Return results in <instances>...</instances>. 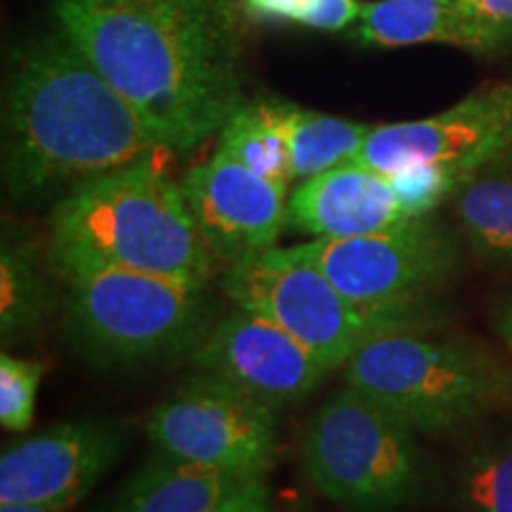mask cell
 Here are the masks:
<instances>
[{
  "mask_svg": "<svg viewBox=\"0 0 512 512\" xmlns=\"http://www.w3.org/2000/svg\"><path fill=\"white\" fill-rule=\"evenodd\" d=\"M48 366L43 361L0 356V422L10 432H27L34 425L36 399Z\"/></svg>",
  "mask_w": 512,
  "mask_h": 512,
  "instance_id": "obj_23",
  "label": "cell"
},
{
  "mask_svg": "<svg viewBox=\"0 0 512 512\" xmlns=\"http://www.w3.org/2000/svg\"><path fill=\"white\" fill-rule=\"evenodd\" d=\"M467 5L486 22L512 29V0H467Z\"/></svg>",
  "mask_w": 512,
  "mask_h": 512,
  "instance_id": "obj_26",
  "label": "cell"
},
{
  "mask_svg": "<svg viewBox=\"0 0 512 512\" xmlns=\"http://www.w3.org/2000/svg\"><path fill=\"white\" fill-rule=\"evenodd\" d=\"M356 0H245V10L259 22H287L299 27L339 31L358 22Z\"/></svg>",
  "mask_w": 512,
  "mask_h": 512,
  "instance_id": "obj_22",
  "label": "cell"
},
{
  "mask_svg": "<svg viewBox=\"0 0 512 512\" xmlns=\"http://www.w3.org/2000/svg\"><path fill=\"white\" fill-rule=\"evenodd\" d=\"M356 38L377 48L444 43L494 55L512 46V29L486 22L467 0H377L361 8Z\"/></svg>",
  "mask_w": 512,
  "mask_h": 512,
  "instance_id": "obj_15",
  "label": "cell"
},
{
  "mask_svg": "<svg viewBox=\"0 0 512 512\" xmlns=\"http://www.w3.org/2000/svg\"><path fill=\"white\" fill-rule=\"evenodd\" d=\"M342 370L349 387L422 434L467 425L503 389V375L482 351L415 325L368 339Z\"/></svg>",
  "mask_w": 512,
  "mask_h": 512,
  "instance_id": "obj_4",
  "label": "cell"
},
{
  "mask_svg": "<svg viewBox=\"0 0 512 512\" xmlns=\"http://www.w3.org/2000/svg\"><path fill=\"white\" fill-rule=\"evenodd\" d=\"M181 192L216 264L266 252L287 226V185L268 181L223 150L192 166Z\"/></svg>",
  "mask_w": 512,
  "mask_h": 512,
  "instance_id": "obj_11",
  "label": "cell"
},
{
  "mask_svg": "<svg viewBox=\"0 0 512 512\" xmlns=\"http://www.w3.org/2000/svg\"><path fill=\"white\" fill-rule=\"evenodd\" d=\"M411 221L392 181L349 162L306 181L287 197V226L309 240H342L380 233Z\"/></svg>",
  "mask_w": 512,
  "mask_h": 512,
  "instance_id": "obj_14",
  "label": "cell"
},
{
  "mask_svg": "<svg viewBox=\"0 0 512 512\" xmlns=\"http://www.w3.org/2000/svg\"><path fill=\"white\" fill-rule=\"evenodd\" d=\"M240 482L245 479L155 451L126 479L105 512H207Z\"/></svg>",
  "mask_w": 512,
  "mask_h": 512,
  "instance_id": "obj_16",
  "label": "cell"
},
{
  "mask_svg": "<svg viewBox=\"0 0 512 512\" xmlns=\"http://www.w3.org/2000/svg\"><path fill=\"white\" fill-rule=\"evenodd\" d=\"M467 245L498 266H512V162L477 171L453 195Z\"/></svg>",
  "mask_w": 512,
  "mask_h": 512,
  "instance_id": "obj_18",
  "label": "cell"
},
{
  "mask_svg": "<svg viewBox=\"0 0 512 512\" xmlns=\"http://www.w3.org/2000/svg\"><path fill=\"white\" fill-rule=\"evenodd\" d=\"M62 280L69 332L105 361L164 358L207 337V287L121 268H86Z\"/></svg>",
  "mask_w": 512,
  "mask_h": 512,
  "instance_id": "obj_6",
  "label": "cell"
},
{
  "mask_svg": "<svg viewBox=\"0 0 512 512\" xmlns=\"http://www.w3.org/2000/svg\"><path fill=\"white\" fill-rule=\"evenodd\" d=\"M275 411L233 384L200 373L152 411L147 437L164 456L256 479L266 475L278 451Z\"/></svg>",
  "mask_w": 512,
  "mask_h": 512,
  "instance_id": "obj_9",
  "label": "cell"
},
{
  "mask_svg": "<svg viewBox=\"0 0 512 512\" xmlns=\"http://www.w3.org/2000/svg\"><path fill=\"white\" fill-rule=\"evenodd\" d=\"M159 152H169L159 133L67 34L29 43L12 57L3 178L15 200L69 192Z\"/></svg>",
  "mask_w": 512,
  "mask_h": 512,
  "instance_id": "obj_2",
  "label": "cell"
},
{
  "mask_svg": "<svg viewBox=\"0 0 512 512\" xmlns=\"http://www.w3.org/2000/svg\"><path fill=\"white\" fill-rule=\"evenodd\" d=\"M292 249L358 309L408 320L451 278L460 259L456 238L432 216L356 238L306 240Z\"/></svg>",
  "mask_w": 512,
  "mask_h": 512,
  "instance_id": "obj_8",
  "label": "cell"
},
{
  "mask_svg": "<svg viewBox=\"0 0 512 512\" xmlns=\"http://www.w3.org/2000/svg\"><path fill=\"white\" fill-rule=\"evenodd\" d=\"M356 162L380 174L430 164L463 183L512 162V79L479 88L432 117L375 126Z\"/></svg>",
  "mask_w": 512,
  "mask_h": 512,
  "instance_id": "obj_10",
  "label": "cell"
},
{
  "mask_svg": "<svg viewBox=\"0 0 512 512\" xmlns=\"http://www.w3.org/2000/svg\"><path fill=\"white\" fill-rule=\"evenodd\" d=\"M221 285L235 306L290 332L330 370L344 368L380 332L415 325L408 318L373 316L358 309L328 275L292 247H271L226 266Z\"/></svg>",
  "mask_w": 512,
  "mask_h": 512,
  "instance_id": "obj_7",
  "label": "cell"
},
{
  "mask_svg": "<svg viewBox=\"0 0 512 512\" xmlns=\"http://www.w3.org/2000/svg\"><path fill=\"white\" fill-rule=\"evenodd\" d=\"M498 328H501V335L512 351V302H508L501 309V318H498Z\"/></svg>",
  "mask_w": 512,
  "mask_h": 512,
  "instance_id": "obj_28",
  "label": "cell"
},
{
  "mask_svg": "<svg viewBox=\"0 0 512 512\" xmlns=\"http://www.w3.org/2000/svg\"><path fill=\"white\" fill-rule=\"evenodd\" d=\"M268 100L285 131L292 181H306L335 166L356 162L375 128L373 124L349 121L335 114L306 110L294 102Z\"/></svg>",
  "mask_w": 512,
  "mask_h": 512,
  "instance_id": "obj_17",
  "label": "cell"
},
{
  "mask_svg": "<svg viewBox=\"0 0 512 512\" xmlns=\"http://www.w3.org/2000/svg\"><path fill=\"white\" fill-rule=\"evenodd\" d=\"M53 306V294L38 249L29 240L5 235L0 247V335L3 344L34 332Z\"/></svg>",
  "mask_w": 512,
  "mask_h": 512,
  "instance_id": "obj_19",
  "label": "cell"
},
{
  "mask_svg": "<svg viewBox=\"0 0 512 512\" xmlns=\"http://www.w3.org/2000/svg\"><path fill=\"white\" fill-rule=\"evenodd\" d=\"M207 512H273V498L264 477L245 479Z\"/></svg>",
  "mask_w": 512,
  "mask_h": 512,
  "instance_id": "obj_25",
  "label": "cell"
},
{
  "mask_svg": "<svg viewBox=\"0 0 512 512\" xmlns=\"http://www.w3.org/2000/svg\"><path fill=\"white\" fill-rule=\"evenodd\" d=\"M0 512H62L36 503H0Z\"/></svg>",
  "mask_w": 512,
  "mask_h": 512,
  "instance_id": "obj_27",
  "label": "cell"
},
{
  "mask_svg": "<svg viewBox=\"0 0 512 512\" xmlns=\"http://www.w3.org/2000/svg\"><path fill=\"white\" fill-rule=\"evenodd\" d=\"M192 366L273 408L309 396L330 373L290 332L240 306L197 344Z\"/></svg>",
  "mask_w": 512,
  "mask_h": 512,
  "instance_id": "obj_12",
  "label": "cell"
},
{
  "mask_svg": "<svg viewBox=\"0 0 512 512\" xmlns=\"http://www.w3.org/2000/svg\"><path fill=\"white\" fill-rule=\"evenodd\" d=\"M53 10L169 152L197 150L242 105L233 0H55Z\"/></svg>",
  "mask_w": 512,
  "mask_h": 512,
  "instance_id": "obj_1",
  "label": "cell"
},
{
  "mask_svg": "<svg viewBox=\"0 0 512 512\" xmlns=\"http://www.w3.org/2000/svg\"><path fill=\"white\" fill-rule=\"evenodd\" d=\"M219 150L268 181L290 185V150L271 100L242 102L219 133Z\"/></svg>",
  "mask_w": 512,
  "mask_h": 512,
  "instance_id": "obj_20",
  "label": "cell"
},
{
  "mask_svg": "<svg viewBox=\"0 0 512 512\" xmlns=\"http://www.w3.org/2000/svg\"><path fill=\"white\" fill-rule=\"evenodd\" d=\"M50 256L60 275L121 268L200 287L219 266L157 155L64 192L50 214Z\"/></svg>",
  "mask_w": 512,
  "mask_h": 512,
  "instance_id": "obj_3",
  "label": "cell"
},
{
  "mask_svg": "<svg viewBox=\"0 0 512 512\" xmlns=\"http://www.w3.org/2000/svg\"><path fill=\"white\" fill-rule=\"evenodd\" d=\"M121 453V434L107 422L50 427L8 446L0 456V503H36L67 512L91 494Z\"/></svg>",
  "mask_w": 512,
  "mask_h": 512,
  "instance_id": "obj_13",
  "label": "cell"
},
{
  "mask_svg": "<svg viewBox=\"0 0 512 512\" xmlns=\"http://www.w3.org/2000/svg\"><path fill=\"white\" fill-rule=\"evenodd\" d=\"M302 463L318 494L363 512L403 505L420 486L415 432L349 384L313 413Z\"/></svg>",
  "mask_w": 512,
  "mask_h": 512,
  "instance_id": "obj_5",
  "label": "cell"
},
{
  "mask_svg": "<svg viewBox=\"0 0 512 512\" xmlns=\"http://www.w3.org/2000/svg\"><path fill=\"white\" fill-rule=\"evenodd\" d=\"M460 494L472 512H512V446L472 456L460 477Z\"/></svg>",
  "mask_w": 512,
  "mask_h": 512,
  "instance_id": "obj_21",
  "label": "cell"
},
{
  "mask_svg": "<svg viewBox=\"0 0 512 512\" xmlns=\"http://www.w3.org/2000/svg\"><path fill=\"white\" fill-rule=\"evenodd\" d=\"M384 176L392 181L408 219L432 216V211L437 209L441 202H446L448 197L456 195V190L463 185L460 178L430 164L406 166V169L392 171V174Z\"/></svg>",
  "mask_w": 512,
  "mask_h": 512,
  "instance_id": "obj_24",
  "label": "cell"
}]
</instances>
